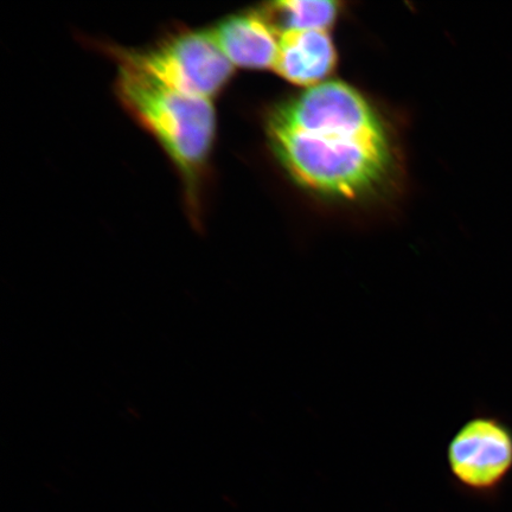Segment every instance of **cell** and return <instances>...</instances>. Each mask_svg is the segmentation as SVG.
<instances>
[{"mask_svg": "<svg viewBox=\"0 0 512 512\" xmlns=\"http://www.w3.org/2000/svg\"><path fill=\"white\" fill-rule=\"evenodd\" d=\"M446 462L464 489L496 490L512 471V427L503 416L477 409L448 440Z\"/></svg>", "mask_w": 512, "mask_h": 512, "instance_id": "4", "label": "cell"}, {"mask_svg": "<svg viewBox=\"0 0 512 512\" xmlns=\"http://www.w3.org/2000/svg\"><path fill=\"white\" fill-rule=\"evenodd\" d=\"M337 53L328 31H286L281 34L274 70L297 86L316 87L334 72Z\"/></svg>", "mask_w": 512, "mask_h": 512, "instance_id": "6", "label": "cell"}, {"mask_svg": "<svg viewBox=\"0 0 512 512\" xmlns=\"http://www.w3.org/2000/svg\"><path fill=\"white\" fill-rule=\"evenodd\" d=\"M121 64L175 91L211 100L228 85L234 66L210 31H188L144 50H121Z\"/></svg>", "mask_w": 512, "mask_h": 512, "instance_id": "3", "label": "cell"}, {"mask_svg": "<svg viewBox=\"0 0 512 512\" xmlns=\"http://www.w3.org/2000/svg\"><path fill=\"white\" fill-rule=\"evenodd\" d=\"M117 92L127 111L149 131L194 194L216 136L213 101L184 94L120 64Z\"/></svg>", "mask_w": 512, "mask_h": 512, "instance_id": "2", "label": "cell"}, {"mask_svg": "<svg viewBox=\"0 0 512 512\" xmlns=\"http://www.w3.org/2000/svg\"><path fill=\"white\" fill-rule=\"evenodd\" d=\"M210 32L234 67L274 68L279 51L278 32L264 12L229 17Z\"/></svg>", "mask_w": 512, "mask_h": 512, "instance_id": "5", "label": "cell"}, {"mask_svg": "<svg viewBox=\"0 0 512 512\" xmlns=\"http://www.w3.org/2000/svg\"><path fill=\"white\" fill-rule=\"evenodd\" d=\"M277 32L324 30L336 22L339 4L324 0H287L262 10Z\"/></svg>", "mask_w": 512, "mask_h": 512, "instance_id": "7", "label": "cell"}, {"mask_svg": "<svg viewBox=\"0 0 512 512\" xmlns=\"http://www.w3.org/2000/svg\"><path fill=\"white\" fill-rule=\"evenodd\" d=\"M267 136L291 176L323 195H367L386 181L393 165L379 115L344 82L320 83L275 107Z\"/></svg>", "mask_w": 512, "mask_h": 512, "instance_id": "1", "label": "cell"}]
</instances>
